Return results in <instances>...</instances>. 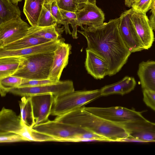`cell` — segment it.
Wrapping results in <instances>:
<instances>
[{"instance_id": "24", "label": "cell", "mask_w": 155, "mask_h": 155, "mask_svg": "<svg viewBox=\"0 0 155 155\" xmlns=\"http://www.w3.org/2000/svg\"><path fill=\"white\" fill-rule=\"evenodd\" d=\"M62 20L59 24L64 26L66 34L71 35L74 39L78 38V16L77 12L67 11L60 9Z\"/></svg>"}, {"instance_id": "2", "label": "cell", "mask_w": 155, "mask_h": 155, "mask_svg": "<svg viewBox=\"0 0 155 155\" xmlns=\"http://www.w3.org/2000/svg\"><path fill=\"white\" fill-rule=\"evenodd\" d=\"M54 120L87 129L104 137L108 141L122 142L129 137L121 125L92 114L85 110L83 107L57 116Z\"/></svg>"}, {"instance_id": "35", "label": "cell", "mask_w": 155, "mask_h": 155, "mask_svg": "<svg viewBox=\"0 0 155 155\" xmlns=\"http://www.w3.org/2000/svg\"><path fill=\"white\" fill-rule=\"evenodd\" d=\"M51 14L55 19L56 23L59 24L62 20V17L57 1H52L51 5Z\"/></svg>"}, {"instance_id": "37", "label": "cell", "mask_w": 155, "mask_h": 155, "mask_svg": "<svg viewBox=\"0 0 155 155\" xmlns=\"http://www.w3.org/2000/svg\"><path fill=\"white\" fill-rule=\"evenodd\" d=\"M150 9L152 13L151 15L155 16V0H152Z\"/></svg>"}, {"instance_id": "10", "label": "cell", "mask_w": 155, "mask_h": 155, "mask_svg": "<svg viewBox=\"0 0 155 155\" xmlns=\"http://www.w3.org/2000/svg\"><path fill=\"white\" fill-rule=\"evenodd\" d=\"M138 142H155V123L145 120L119 124Z\"/></svg>"}, {"instance_id": "28", "label": "cell", "mask_w": 155, "mask_h": 155, "mask_svg": "<svg viewBox=\"0 0 155 155\" xmlns=\"http://www.w3.org/2000/svg\"><path fill=\"white\" fill-rule=\"evenodd\" d=\"M52 2L46 1L44 4L38 23V26L45 27L52 25L56 23L51 12V5Z\"/></svg>"}, {"instance_id": "13", "label": "cell", "mask_w": 155, "mask_h": 155, "mask_svg": "<svg viewBox=\"0 0 155 155\" xmlns=\"http://www.w3.org/2000/svg\"><path fill=\"white\" fill-rule=\"evenodd\" d=\"M64 41L63 38L54 52L49 78V79L57 82L60 81L62 73L68 63L69 56L71 53V45L65 43Z\"/></svg>"}, {"instance_id": "4", "label": "cell", "mask_w": 155, "mask_h": 155, "mask_svg": "<svg viewBox=\"0 0 155 155\" xmlns=\"http://www.w3.org/2000/svg\"><path fill=\"white\" fill-rule=\"evenodd\" d=\"M54 52L24 57L19 69L12 76L23 79H49Z\"/></svg>"}, {"instance_id": "34", "label": "cell", "mask_w": 155, "mask_h": 155, "mask_svg": "<svg viewBox=\"0 0 155 155\" xmlns=\"http://www.w3.org/2000/svg\"><path fill=\"white\" fill-rule=\"evenodd\" d=\"M143 100L145 104L155 111V92L143 90Z\"/></svg>"}, {"instance_id": "36", "label": "cell", "mask_w": 155, "mask_h": 155, "mask_svg": "<svg viewBox=\"0 0 155 155\" xmlns=\"http://www.w3.org/2000/svg\"><path fill=\"white\" fill-rule=\"evenodd\" d=\"M78 10L82 8L85 4L90 3L96 4V0H76Z\"/></svg>"}, {"instance_id": "20", "label": "cell", "mask_w": 155, "mask_h": 155, "mask_svg": "<svg viewBox=\"0 0 155 155\" xmlns=\"http://www.w3.org/2000/svg\"><path fill=\"white\" fill-rule=\"evenodd\" d=\"M57 23L48 26H31L27 35H30L50 40H56L61 38V34L64 31V27L58 28Z\"/></svg>"}, {"instance_id": "25", "label": "cell", "mask_w": 155, "mask_h": 155, "mask_svg": "<svg viewBox=\"0 0 155 155\" xmlns=\"http://www.w3.org/2000/svg\"><path fill=\"white\" fill-rule=\"evenodd\" d=\"M21 15L17 5L11 0H0V24L20 17Z\"/></svg>"}, {"instance_id": "16", "label": "cell", "mask_w": 155, "mask_h": 155, "mask_svg": "<svg viewBox=\"0 0 155 155\" xmlns=\"http://www.w3.org/2000/svg\"><path fill=\"white\" fill-rule=\"evenodd\" d=\"M63 38L50 41L26 48L16 50H6L0 48V58L15 56L22 57L54 52Z\"/></svg>"}, {"instance_id": "3", "label": "cell", "mask_w": 155, "mask_h": 155, "mask_svg": "<svg viewBox=\"0 0 155 155\" xmlns=\"http://www.w3.org/2000/svg\"><path fill=\"white\" fill-rule=\"evenodd\" d=\"M32 128L46 134L58 142H75L87 140L89 130L74 125L50 120L34 126Z\"/></svg>"}, {"instance_id": "33", "label": "cell", "mask_w": 155, "mask_h": 155, "mask_svg": "<svg viewBox=\"0 0 155 155\" xmlns=\"http://www.w3.org/2000/svg\"><path fill=\"white\" fill-rule=\"evenodd\" d=\"M31 135L32 141H57L52 137L37 131L32 128L31 130Z\"/></svg>"}, {"instance_id": "22", "label": "cell", "mask_w": 155, "mask_h": 155, "mask_svg": "<svg viewBox=\"0 0 155 155\" xmlns=\"http://www.w3.org/2000/svg\"><path fill=\"white\" fill-rule=\"evenodd\" d=\"M24 58L15 56L0 58V79L12 76L19 68Z\"/></svg>"}, {"instance_id": "12", "label": "cell", "mask_w": 155, "mask_h": 155, "mask_svg": "<svg viewBox=\"0 0 155 155\" xmlns=\"http://www.w3.org/2000/svg\"><path fill=\"white\" fill-rule=\"evenodd\" d=\"M131 9V20L143 43L144 49H148L152 46L154 40L153 30L150 25L149 19L146 13Z\"/></svg>"}, {"instance_id": "31", "label": "cell", "mask_w": 155, "mask_h": 155, "mask_svg": "<svg viewBox=\"0 0 155 155\" xmlns=\"http://www.w3.org/2000/svg\"><path fill=\"white\" fill-rule=\"evenodd\" d=\"M59 8L64 10L77 12L78 8L76 0H57Z\"/></svg>"}, {"instance_id": "15", "label": "cell", "mask_w": 155, "mask_h": 155, "mask_svg": "<svg viewBox=\"0 0 155 155\" xmlns=\"http://www.w3.org/2000/svg\"><path fill=\"white\" fill-rule=\"evenodd\" d=\"M78 25L81 28L85 25L97 27L104 23L105 15L103 12L96 4L88 3L77 12Z\"/></svg>"}, {"instance_id": "39", "label": "cell", "mask_w": 155, "mask_h": 155, "mask_svg": "<svg viewBox=\"0 0 155 155\" xmlns=\"http://www.w3.org/2000/svg\"><path fill=\"white\" fill-rule=\"evenodd\" d=\"M22 0H11L12 2L15 4L17 5L18 3L21 1Z\"/></svg>"}, {"instance_id": "26", "label": "cell", "mask_w": 155, "mask_h": 155, "mask_svg": "<svg viewBox=\"0 0 155 155\" xmlns=\"http://www.w3.org/2000/svg\"><path fill=\"white\" fill-rule=\"evenodd\" d=\"M19 101L21 115L23 122L28 127L32 128L35 125L31 96L22 97Z\"/></svg>"}, {"instance_id": "5", "label": "cell", "mask_w": 155, "mask_h": 155, "mask_svg": "<svg viewBox=\"0 0 155 155\" xmlns=\"http://www.w3.org/2000/svg\"><path fill=\"white\" fill-rule=\"evenodd\" d=\"M101 96L100 89L74 91L55 97L51 115H61L82 107Z\"/></svg>"}, {"instance_id": "19", "label": "cell", "mask_w": 155, "mask_h": 155, "mask_svg": "<svg viewBox=\"0 0 155 155\" xmlns=\"http://www.w3.org/2000/svg\"><path fill=\"white\" fill-rule=\"evenodd\" d=\"M136 85V81L134 78L126 76L117 82L105 86L101 88V95L104 96L113 94L123 95L133 90Z\"/></svg>"}, {"instance_id": "8", "label": "cell", "mask_w": 155, "mask_h": 155, "mask_svg": "<svg viewBox=\"0 0 155 155\" xmlns=\"http://www.w3.org/2000/svg\"><path fill=\"white\" fill-rule=\"evenodd\" d=\"M131 8L120 15L118 25L119 33L125 45L131 53L144 49L143 43L131 20Z\"/></svg>"}, {"instance_id": "32", "label": "cell", "mask_w": 155, "mask_h": 155, "mask_svg": "<svg viewBox=\"0 0 155 155\" xmlns=\"http://www.w3.org/2000/svg\"><path fill=\"white\" fill-rule=\"evenodd\" d=\"M25 141L21 135L15 133H10L0 135V143H13Z\"/></svg>"}, {"instance_id": "30", "label": "cell", "mask_w": 155, "mask_h": 155, "mask_svg": "<svg viewBox=\"0 0 155 155\" xmlns=\"http://www.w3.org/2000/svg\"><path fill=\"white\" fill-rule=\"evenodd\" d=\"M152 0H137L134 1L131 8L135 11L146 13L150 10Z\"/></svg>"}, {"instance_id": "18", "label": "cell", "mask_w": 155, "mask_h": 155, "mask_svg": "<svg viewBox=\"0 0 155 155\" xmlns=\"http://www.w3.org/2000/svg\"><path fill=\"white\" fill-rule=\"evenodd\" d=\"M137 74L143 90L155 92V61L140 63Z\"/></svg>"}, {"instance_id": "17", "label": "cell", "mask_w": 155, "mask_h": 155, "mask_svg": "<svg viewBox=\"0 0 155 155\" xmlns=\"http://www.w3.org/2000/svg\"><path fill=\"white\" fill-rule=\"evenodd\" d=\"M85 66L88 73L97 79L107 75L108 66L105 61L93 51L86 49Z\"/></svg>"}, {"instance_id": "21", "label": "cell", "mask_w": 155, "mask_h": 155, "mask_svg": "<svg viewBox=\"0 0 155 155\" xmlns=\"http://www.w3.org/2000/svg\"><path fill=\"white\" fill-rule=\"evenodd\" d=\"M45 0H25L23 12L31 26L37 25Z\"/></svg>"}, {"instance_id": "9", "label": "cell", "mask_w": 155, "mask_h": 155, "mask_svg": "<svg viewBox=\"0 0 155 155\" xmlns=\"http://www.w3.org/2000/svg\"><path fill=\"white\" fill-rule=\"evenodd\" d=\"M29 27L21 17L0 24V48L25 36Z\"/></svg>"}, {"instance_id": "38", "label": "cell", "mask_w": 155, "mask_h": 155, "mask_svg": "<svg viewBox=\"0 0 155 155\" xmlns=\"http://www.w3.org/2000/svg\"><path fill=\"white\" fill-rule=\"evenodd\" d=\"M133 0H124L125 4L126 6L129 8L131 7Z\"/></svg>"}, {"instance_id": "1", "label": "cell", "mask_w": 155, "mask_h": 155, "mask_svg": "<svg viewBox=\"0 0 155 155\" xmlns=\"http://www.w3.org/2000/svg\"><path fill=\"white\" fill-rule=\"evenodd\" d=\"M119 18L110 20L97 27L87 26L78 32L86 38L87 49L102 58L108 66L107 75H114L126 63L131 54L125 45L119 32Z\"/></svg>"}, {"instance_id": "29", "label": "cell", "mask_w": 155, "mask_h": 155, "mask_svg": "<svg viewBox=\"0 0 155 155\" xmlns=\"http://www.w3.org/2000/svg\"><path fill=\"white\" fill-rule=\"evenodd\" d=\"M57 82L49 79L32 80L23 78V81L21 84L18 87H38L51 84Z\"/></svg>"}, {"instance_id": "7", "label": "cell", "mask_w": 155, "mask_h": 155, "mask_svg": "<svg viewBox=\"0 0 155 155\" xmlns=\"http://www.w3.org/2000/svg\"><path fill=\"white\" fill-rule=\"evenodd\" d=\"M74 91L73 82L67 80L40 86L17 87L12 90L9 92L21 97L51 94L56 97Z\"/></svg>"}, {"instance_id": "6", "label": "cell", "mask_w": 155, "mask_h": 155, "mask_svg": "<svg viewBox=\"0 0 155 155\" xmlns=\"http://www.w3.org/2000/svg\"><path fill=\"white\" fill-rule=\"evenodd\" d=\"M83 107L85 110L92 114L117 124L146 119L141 112L122 107L104 108Z\"/></svg>"}, {"instance_id": "41", "label": "cell", "mask_w": 155, "mask_h": 155, "mask_svg": "<svg viewBox=\"0 0 155 155\" xmlns=\"http://www.w3.org/2000/svg\"><path fill=\"white\" fill-rule=\"evenodd\" d=\"M136 0H133V2L135 1H136Z\"/></svg>"}, {"instance_id": "11", "label": "cell", "mask_w": 155, "mask_h": 155, "mask_svg": "<svg viewBox=\"0 0 155 155\" xmlns=\"http://www.w3.org/2000/svg\"><path fill=\"white\" fill-rule=\"evenodd\" d=\"M31 96L35 125L45 123L49 120L55 97L51 94ZM34 125V126H35Z\"/></svg>"}, {"instance_id": "23", "label": "cell", "mask_w": 155, "mask_h": 155, "mask_svg": "<svg viewBox=\"0 0 155 155\" xmlns=\"http://www.w3.org/2000/svg\"><path fill=\"white\" fill-rule=\"evenodd\" d=\"M51 40L30 35H26L22 38L0 48L6 50H21L44 43Z\"/></svg>"}, {"instance_id": "14", "label": "cell", "mask_w": 155, "mask_h": 155, "mask_svg": "<svg viewBox=\"0 0 155 155\" xmlns=\"http://www.w3.org/2000/svg\"><path fill=\"white\" fill-rule=\"evenodd\" d=\"M27 127L21 114L17 115L12 110L4 107L2 108L0 112V135L12 133L22 136Z\"/></svg>"}, {"instance_id": "27", "label": "cell", "mask_w": 155, "mask_h": 155, "mask_svg": "<svg viewBox=\"0 0 155 155\" xmlns=\"http://www.w3.org/2000/svg\"><path fill=\"white\" fill-rule=\"evenodd\" d=\"M23 80L22 78L13 76L0 79V93L1 97L5 96L12 90L18 87Z\"/></svg>"}, {"instance_id": "40", "label": "cell", "mask_w": 155, "mask_h": 155, "mask_svg": "<svg viewBox=\"0 0 155 155\" xmlns=\"http://www.w3.org/2000/svg\"><path fill=\"white\" fill-rule=\"evenodd\" d=\"M56 0L57 1V0H45V1H53Z\"/></svg>"}]
</instances>
